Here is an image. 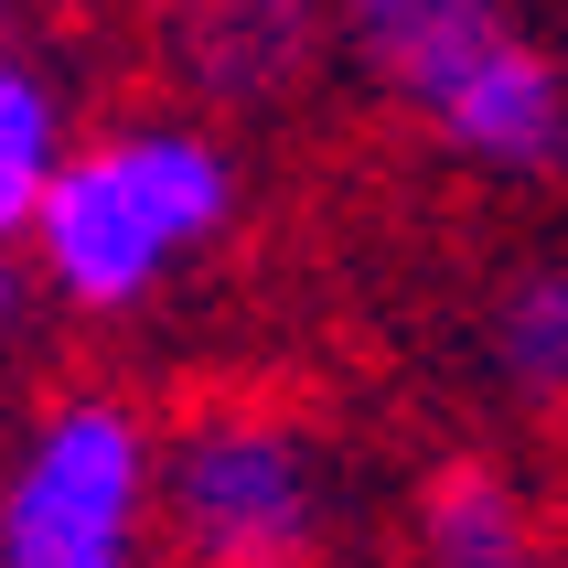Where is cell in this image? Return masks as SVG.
Returning <instances> with one entry per match:
<instances>
[{
	"instance_id": "6da1fadb",
	"label": "cell",
	"mask_w": 568,
	"mask_h": 568,
	"mask_svg": "<svg viewBox=\"0 0 568 568\" xmlns=\"http://www.w3.org/2000/svg\"><path fill=\"white\" fill-rule=\"evenodd\" d=\"M247 225V151L236 129L183 108H129L64 140L54 183L22 225L32 290L75 322H140Z\"/></svg>"
},
{
	"instance_id": "7a4b0ae2",
	"label": "cell",
	"mask_w": 568,
	"mask_h": 568,
	"mask_svg": "<svg viewBox=\"0 0 568 568\" xmlns=\"http://www.w3.org/2000/svg\"><path fill=\"white\" fill-rule=\"evenodd\" d=\"M365 473L301 397L215 386L161 418V568H344Z\"/></svg>"
},
{
	"instance_id": "3957f363",
	"label": "cell",
	"mask_w": 568,
	"mask_h": 568,
	"mask_svg": "<svg viewBox=\"0 0 568 568\" xmlns=\"http://www.w3.org/2000/svg\"><path fill=\"white\" fill-rule=\"evenodd\" d=\"M0 568H161V408L54 376L0 429Z\"/></svg>"
},
{
	"instance_id": "277c9868",
	"label": "cell",
	"mask_w": 568,
	"mask_h": 568,
	"mask_svg": "<svg viewBox=\"0 0 568 568\" xmlns=\"http://www.w3.org/2000/svg\"><path fill=\"white\" fill-rule=\"evenodd\" d=\"M397 108L429 129V151L483 183H558L568 172V64L526 22H483L397 75Z\"/></svg>"
},
{
	"instance_id": "5b68a950",
	"label": "cell",
	"mask_w": 568,
	"mask_h": 568,
	"mask_svg": "<svg viewBox=\"0 0 568 568\" xmlns=\"http://www.w3.org/2000/svg\"><path fill=\"white\" fill-rule=\"evenodd\" d=\"M161 87L183 97V119H280L290 97L322 75L333 22L322 0H140Z\"/></svg>"
},
{
	"instance_id": "8992f818",
	"label": "cell",
	"mask_w": 568,
	"mask_h": 568,
	"mask_svg": "<svg viewBox=\"0 0 568 568\" xmlns=\"http://www.w3.org/2000/svg\"><path fill=\"white\" fill-rule=\"evenodd\" d=\"M397 568H568L558 505L505 450H440L397 505Z\"/></svg>"
},
{
	"instance_id": "52a82bcc",
	"label": "cell",
	"mask_w": 568,
	"mask_h": 568,
	"mask_svg": "<svg viewBox=\"0 0 568 568\" xmlns=\"http://www.w3.org/2000/svg\"><path fill=\"white\" fill-rule=\"evenodd\" d=\"M483 376L526 418H568V257H526L483 301Z\"/></svg>"
},
{
	"instance_id": "ba28073f",
	"label": "cell",
	"mask_w": 568,
	"mask_h": 568,
	"mask_svg": "<svg viewBox=\"0 0 568 568\" xmlns=\"http://www.w3.org/2000/svg\"><path fill=\"white\" fill-rule=\"evenodd\" d=\"M64 140H75L64 75L43 54H11L0 64V247H22V225H32V204H43V183H54Z\"/></svg>"
},
{
	"instance_id": "9c48e42d",
	"label": "cell",
	"mask_w": 568,
	"mask_h": 568,
	"mask_svg": "<svg viewBox=\"0 0 568 568\" xmlns=\"http://www.w3.org/2000/svg\"><path fill=\"white\" fill-rule=\"evenodd\" d=\"M322 22L376 87H397L418 54H440V43H462L483 22H515V0H322Z\"/></svg>"
},
{
	"instance_id": "30bf717a",
	"label": "cell",
	"mask_w": 568,
	"mask_h": 568,
	"mask_svg": "<svg viewBox=\"0 0 568 568\" xmlns=\"http://www.w3.org/2000/svg\"><path fill=\"white\" fill-rule=\"evenodd\" d=\"M32 312H43V290H32V268H22V247H0V354L32 333Z\"/></svg>"
},
{
	"instance_id": "8fae6325",
	"label": "cell",
	"mask_w": 568,
	"mask_h": 568,
	"mask_svg": "<svg viewBox=\"0 0 568 568\" xmlns=\"http://www.w3.org/2000/svg\"><path fill=\"white\" fill-rule=\"evenodd\" d=\"M22 54V11H11V0H0V64Z\"/></svg>"
}]
</instances>
